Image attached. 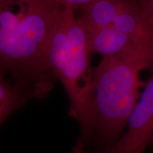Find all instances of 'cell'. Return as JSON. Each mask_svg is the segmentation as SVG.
Listing matches in <instances>:
<instances>
[{
	"mask_svg": "<svg viewBox=\"0 0 153 153\" xmlns=\"http://www.w3.org/2000/svg\"><path fill=\"white\" fill-rule=\"evenodd\" d=\"M153 67V34L136 40L117 54L104 56L92 70L94 122L82 153H108L126 128L138 101L140 74Z\"/></svg>",
	"mask_w": 153,
	"mask_h": 153,
	"instance_id": "7a4b0ae2",
	"label": "cell"
},
{
	"mask_svg": "<svg viewBox=\"0 0 153 153\" xmlns=\"http://www.w3.org/2000/svg\"><path fill=\"white\" fill-rule=\"evenodd\" d=\"M75 9L65 7L50 40L46 60L51 73L62 82L70 101V114L79 122L82 152L90 140L94 122V90L89 34Z\"/></svg>",
	"mask_w": 153,
	"mask_h": 153,
	"instance_id": "3957f363",
	"label": "cell"
},
{
	"mask_svg": "<svg viewBox=\"0 0 153 153\" xmlns=\"http://www.w3.org/2000/svg\"><path fill=\"white\" fill-rule=\"evenodd\" d=\"M59 3L65 7H69L76 9H83L84 7L91 4L97 0H56Z\"/></svg>",
	"mask_w": 153,
	"mask_h": 153,
	"instance_id": "9c48e42d",
	"label": "cell"
},
{
	"mask_svg": "<svg viewBox=\"0 0 153 153\" xmlns=\"http://www.w3.org/2000/svg\"><path fill=\"white\" fill-rule=\"evenodd\" d=\"M139 3L145 19L153 27V0H139Z\"/></svg>",
	"mask_w": 153,
	"mask_h": 153,
	"instance_id": "ba28073f",
	"label": "cell"
},
{
	"mask_svg": "<svg viewBox=\"0 0 153 153\" xmlns=\"http://www.w3.org/2000/svg\"><path fill=\"white\" fill-rule=\"evenodd\" d=\"M80 19L87 30L111 28L135 40L153 34L139 0H97L81 9Z\"/></svg>",
	"mask_w": 153,
	"mask_h": 153,
	"instance_id": "277c9868",
	"label": "cell"
},
{
	"mask_svg": "<svg viewBox=\"0 0 153 153\" xmlns=\"http://www.w3.org/2000/svg\"><path fill=\"white\" fill-rule=\"evenodd\" d=\"M91 53L103 56L117 54L136 41L128 34L111 28L87 30Z\"/></svg>",
	"mask_w": 153,
	"mask_h": 153,
	"instance_id": "8992f818",
	"label": "cell"
},
{
	"mask_svg": "<svg viewBox=\"0 0 153 153\" xmlns=\"http://www.w3.org/2000/svg\"><path fill=\"white\" fill-rule=\"evenodd\" d=\"M28 97L14 82L0 77V122L2 124L13 113L22 107Z\"/></svg>",
	"mask_w": 153,
	"mask_h": 153,
	"instance_id": "52a82bcc",
	"label": "cell"
},
{
	"mask_svg": "<svg viewBox=\"0 0 153 153\" xmlns=\"http://www.w3.org/2000/svg\"><path fill=\"white\" fill-rule=\"evenodd\" d=\"M65 7L56 0H0L1 74L10 72L28 97L49 89L46 52Z\"/></svg>",
	"mask_w": 153,
	"mask_h": 153,
	"instance_id": "6da1fadb",
	"label": "cell"
},
{
	"mask_svg": "<svg viewBox=\"0 0 153 153\" xmlns=\"http://www.w3.org/2000/svg\"><path fill=\"white\" fill-rule=\"evenodd\" d=\"M153 145V76L140 94L126 131L108 153H144Z\"/></svg>",
	"mask_w": 153,
	"mask_h": 153,
	"instance_id": "5b68a950",
	"label": "cell"
}]
</instances>
